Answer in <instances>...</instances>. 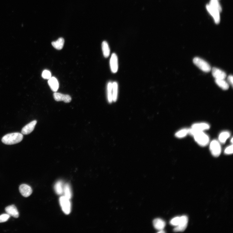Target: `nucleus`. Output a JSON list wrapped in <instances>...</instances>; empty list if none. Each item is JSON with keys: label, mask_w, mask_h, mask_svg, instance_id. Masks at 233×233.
Wrapping results in <instances>:
<instances>
[{"label": "nucleus", "mask_w": 233, "mask_h": 233, "mask_svg": "<svg viewBox=\"0 0 233 233\" xmlns=\"http://www.w3.org/2000/svg\"><path fill=\"white\" fill-rule=\"evenodd\" d=\"M19 191L22 195L28 197L32 194L33 190L30 186L27 184H23L20 185Z\"/></svg>", "instance_id": "obj_9"}, {"label": "nucleus", "mask_w": 233, "mask_h": 233, "mask_svg": "<svg viewBox=\"0 0 233 233\" xmlns=\"http://www.w3.org/2000/svg\"><path fill=\"white\" fill-rule=\"evenodd\" d=\"M23 135L19 133L8 134L2 139V142L7 145H12L20 143L23 139Z\"/></svg>", "instance_id": "obj_2"}, {"label": "nucleus", "mask_w": 233, "mask_h": 233, "mask_svg": "<svg viewBox=\"0 0 233 233\" xmlns=\"http://www.w3.org/2000/svg\"><path fill=\"white\" fill-rule=\"evenodd\" d=\"M64 43V39L63 38H60L57 41L52 42V44L54 48L57 50H60L63 48Z\"/></svg>", "instance_id": "obj_17"}, {"label": "nucleus", "mask_w": 233, "mask_h": 233, "mask_svg": "<svg viewBox=\"0 0 233 233\" xmlns=\"http://www.w3.org/2000/svg\"><path fill=\"white\" fill-rule=\"evenodd\" d=\"M53 97L54 99L57 102L63 101L66 103L71 102L72 100L71 96L68 95L62 94L59 93H54L53 94Z\"/></svg>", "instance_id": "obj_8"}, {"label": "nucleus", "mask_w": 233, "mask_h": 233, "mask_svg": "<svg viewBox=\"0 0 233 233\" xmlns=\"http://www.w3.org/2000/svg\"><path fill=\"white\" fill-rule=\"evenodd\" d=\"M102 48L103 55L105 57L107 58L110 55V50L109 47L107 42L103 41L102 44Z\"/></svg>", "instance_id": "obj_20"}, {"label": "nucleus", "mask_w": 233, "mask_h": 233, "mask_svg": "<svg viewBox=\"0 0 233 233\" xmlns=\"http://www.w3.org/2000/svg\"><path fill=\"white\" fill-rule=\"evenodd\" d=\"M227 80L228 83L230 84L231 86L233 87V76L232 75H229L227 78Z\"/></svg>", "instance_id": "obj_31"}, {"label": "nucleus", "mask_w": 233, "mask_h": 233, "mask_svg": "<svg viewBox=\"0 0 233 233\" xmlns=\"http://www.w3.org/2000/svg\"><path fill=\"white\" fill-rule=\"evenodd\" d=\"M215 82L220 88L224 90H228L229 88L228 82L224 79H215Z\"/></svg>", "instance_id": "obj_18"}, {"label": "nucleus", "mask_w": 233, "mask_h": 233, "mask_svg": "<svg viewBox=\"0 0 233 233\" xmlns=\"http://www.w3.org/2000/svg\"><path fill=\"white\" fill-rule=\"evenodd\" d=\"M212 74L215 79H224L226 78L227 75L226 73L222 70L213 67L212 70Z\"/></svg>", "instance_id": "obj_12"}, {"label": "nucleus", "mask_w": 233, "mask_h": 233, "mask_svg": "<svg viewBox=\"0 0 233 233\" xmlns=\"http://www.w3.org/2000/svg\"><path fill=\"white\" fill-rule=\"evenodd\" d=\"M63 192L64 193L65 196L70 199L72 196V194L71 187L68 184L65 185L64 188Z\"/></svg>", "instance_id": "obj_24"}, {"label": "nucleus", "mask_w": 233, "mask_h": 233, "mask_svg": "<svg viewBox=\"0 0 233 233\" xmlns=\"http://www.w3.org/2000/svg\"><path fill=\"white\" fill-rule=\"evenodd\" d=\"M118 94V84L114 82L112 84V97L113 102H115L117 100Z\"/></svg>", "instance_id": "obj_19"}, {"label": "nucleus", "mask_w": 233, "mask_h": 233, "mask_svg": "<svg viewBox=\"0 0 233 233\" xmlns=\"http://www.w3.org/2000/svg\"><path fill=\"white\" fill-rule=\"evenodd\" d=\"M165 232L164 231H163V230L159 231L158 232V233H164Z\"/></svg>", "instance_id": "obj_32"}, {"label": "nucleus", "mask_w": 233, "mask_h": 233, "mask_svg": "<svg viewBox=\"0 0 233 233\" xmlns=\"http://www.w3.org/2000/svg\"><path fill=\"white\" fill-rule=\"evenodd\" d=\"M59 201L62 210L65 214H69L71 211V204L70 199L63 196L60 197Z\"/></svg>", "instance_id": "obj_4"}, {"label": "nucleus", "mask_w": 233, "mask_h": 233, "mask_svg": "<svg viewBox=\"0 0 233 233\" xmlns=\"http://www.w3.org/2000/svg\"><path fill=\"white\" fill-rule=\"evenodd\" d=\"M189 134L193 136L196 142L201 146H205L209 141L208 136L203 131H198L192 128L189 129Z\"/></svg>", "instance_id": "obj_1"}, {"label": "nucleus", "mask_w": 233, "mask_h": 233, "mask_svg": "<svg viewBox=\"0 0 233 233\" xmlns=\"http://www.w3.org/2000/svg\"><path fill=\"white\" fill-rule=\"evenodd\" d=\"M54 190L58 195H61L63 193L64 188L63 183L61 181H59L57 182L54 185Z\"/></svg>", "instance_id": "obj_22"}, {"label": "nucleus", "mask_w": 233, "mask_h": 233, "mask_svg": "<svg viewBox=\"0 0 233 233\" xmlns=\"http://www.w3.org/2000/svg\"><path fill=\"white\" fill-rule=\"evenodd\" d=\"M210 150L213 156L215 157H218L222 151L219 142L216 140L212 141L210 145Z\"/></svg>", "instance_id": "obj_5"}, {"label": "nucleus", "mask_w": 233, "mask_h": 233, "mask_svg": "<svg viewBox=\"0 0 233 233\" xmlns=\"http://www.w3.org/2000/svg\"><path fill=\"white\" fill-rule=\"evenodd\" d=\"M188 222L187 216H183L180 217L179 224L174 229V232L184 231L187 227Z\"/></svg>", "instance_id": "obj_6"}, {"label": "nucleus", "mask_w": 233, "mask_h": 233, "mask_svg": "<svg viewBox=\"0 0 233 233\" xmlns=\"http://www.w3.org/2000/svg\"><path fill=\"white\" fill-rule=\"evenodd\" d=\"M231 143H233V138H232V139H231Z\"/></svg>", "instance_id": "obj_33"}, {"label": "nucleus", "mask_w": 233, "mask_h": 233, "mask_svg": "<svg viewBox=\"0 0 233 233\" xmlns=\"http://www.w3.org/2000/svg\"><path fill=\"white\" fill-rule=\"evenodd\" d=\"M233 145H231L226 148L224 151V153L226 154H230L233 153Z\"/></svg>", "instance_id": "obj_30"}, {"label": "nucleus", "mask_w": 233, "mask_h": 233, "mask_svg": "<svg viewBox=\"0 0 233 233\" xmlns=\"http://www.w3.org/2000/svg\"><path fill=\"white\" fill-rule=\"evenodd\" d=\"M153 225L155 229L160 231L164 229L166 226V223L161 219L157 218L153 221Z\"/></svg>", "instance_id": "obj_16"}, {"label": "nucleus", "mask_w": 233, "mask_h": 233, "mask_svg": "<svg viewBox=\"0 0 233 233\" xmlns=\"http://www.w3.org/2000/svg\"><path fill=\"white\" fill-rule=\"evenodd\" d=\"M110 65L112 71L113 73L117 72L118 68V59L115 53L112 54L110 59Z\"/></svg>", "instance_id": "obj_11"}, {"label": "nucleus", "mask_w": 233, "mask_h": 233, "mask_svg": "<svg viewBox=\"0 0 233 233\" xmlns=\"http://www.w3.org/2000/svg\"><path fill=\"white\" fill-rule=\"evenodd\" d=\"M206 8L208 13L213 18L216 24H219L220 21V12L209 4L206 5Z\"/></svg>", "instance_id": "obj_7"}, {"label": "nucleus", "mask_w": 233, "mask_h": 233, "mask_svg": "<svg viewBox=\"0 0 233 233\" xmlns=\"http://www.w3.org/2000/svg\"><path fill=\"white\" fill-rule=\"evenodd\" d=\"M180 220V217H174L171 220L170 223L173 226H177L179 224Z\"/></svg>", "instance_id": "obj_27"}, {"label": "nucleus", "mask_w": 233, "mask_h": 233, "mask_svg": "<svg viewBox=\"0 0 233 233\" xmlns=\"http://www.w3.org/2000/svg\"><path fill=\"white\" fill-rule=\"evenodd\" d=\"M230 134L228 131H223L221 133L219 137L220 142L222 143L226 142L227 139L230 137Z\"/></svg>", "instance_id": "obj_23"}, {"label": "nucleus", "mask_w": 233, "mask_h": 233, "mask_svg": "<svg viewBox=\"0 0 233 233\" xmlns=\"http://www.w3.org/2000/svg\"><path fill=\"white\" fill-rule=\"evenodd\" d=\"M51 74L50 72L48 70H45L43 72L42 76L45 79L49 80L51 76Z\"/></svg>", "instance_id": "obj_29"}, {"label": "nucleus", "mask_w": 233, "mask_h": 233, "mask_svg": "<svg viewBox=\"0 0 233 233\" xmlns=\"http://www.w3.org/2000/svg\"><path fill=\"white\" fill-rule=\"evenodd\" d=\"M37 121L34 120L27 124L23 127L21 130V133L22 135H28L34 130L35 127L37 124Z\"/></svg>", "instance_id": "obj_10"}, {"label": "nucleus", "mask_w": 233, "mask_h": 233, "mask_svg": "<svg viewBox=\"0 0 233 233\" xmlns=\"http://www.w3.org/2000/svg\"><path fill=\"white\" fill-rule=\"evenodd\" d=\"M209 4L220 12L222 11V7L218 0H211Z\"/></svg>", "instance_id": "obj_25"}, {"label": "nucleus", "mask_w": 233, "mask_h": 233, "mask_svg": "<svg viewBox=\"0 0 233 233\" xmlns=\"http://www.w3.org/2000/svg\"><path fill=\"white\" fill-rule=\"evenodd\" d=\"M210 128L209 124L206 123H196L193 124L191 128L198 131H202L208 130Z\"/></svg>", "instance_id": "obj_14"}, {"label": "nucleus", "mask_w": 233, "mask_h": 233, "mask_svg": "<svg viewBox=\"0 0 233 233\" xmlns=\"http://www.w3.org/2000/svg\"><path fill=\"white\" fill-rule=\"evenodd\" d=\"M112 84L111 82H109L107 86V99L109 103H111L113 102L112 97Z\"/></svg>", "instance_id": "obj_21"}, {"label": "nucleus", "mask_w": 233, "mask_h": 233, "mask_svg": "<svg viewBox=\"0 0 233 233\" xmlns=\"http://www.w3.org/2000/svg\"><path fill=\"white\" fill-rule=\"evenodd\" d=\"M194 64L201 71L206 72H208L211 71V67L207 62L198 57L194 58L193 60Z\"/></svg>", "instance_id": "obj_3"}, {"label": "nucleus", "mask_w": 233, "mask_h": 233, "mask_svg": "<svg viewBox=\"0 0 233 233\" xmlns=\"http://www.w3.org/2000/svg\"><path fill=\"white\" fill-rule=\"evenodd\" d=\"M189 134V129L184 128L178 131L175 134L176 136L181 138L185 137Z\"/></svg>", "instance_id": "obj_26"}, {"label": "nucleus", "mask_w": 233, "mask_h": 233, "mask_svg": "<svg viewBox=\"0 0 233 233\" xmlns=\"http://www.w3.org/2000/svg\"><path fill=\"white\" fill-rule=\"evenodd\" d=\"M10 217V216L7 214H4L0 215V223L7 221Z\"/></svg>", "instance_id": "obj_28"}, {"label": "nucleus", "mask_w": 233, "mask_h": 233, "mask_svg": "<svg viewBox=\"0 0 233 233\" xmlns=\"http://www.w3.org/2000/svg\"><path fill=\"white\" fill-rule=\"evenodd\" d=\"M48 84L51 89L53 92H57L59 87V82L56 78L54 77H51L49 80Z\"/></svg>", "instance_id": "obj_15"}, {"label": "nucleus", "mask_w": 233, "mask_h": 233, "mask_svg": "<svg viewBox=\"0 0 233 233\" xmlns=\"http://www.w3.org/2000/svg\"><path fill=\"white\" fill-rule=\"evenodd\" d=\"M5 210L7 214L10 216L14 217L15 218H18L19 217V213L18 209L15 205H11L5 208Z\"/></svg>", "instance_id": "obj_13"}]
</instances>
